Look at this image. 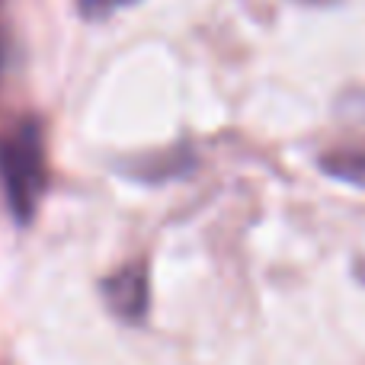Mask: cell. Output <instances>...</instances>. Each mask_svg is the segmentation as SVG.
Listing matches in <instances>:
<instances>
[{"label": "cell", "mask_w": 365, "mask_h": 365, "mask_svg": "<svg viewBox=\"0 0 365 365\" xmlns=\"http://www.w3.org/2000/svg\"><path fill=\"white\" fill-rule=\"evenodd\" d=\"M48 186L45 135L36 119H19L0 135V189L19 225H29Z\"/></svg>", "instance_id": "1"}, {"label": "cell", "mask_w": 365, "mask_h": 365, "mask_svg": "<svg viewBox=\"0 0 365 365\" xmlns=\"http://www.w3.org/2000/svg\"><path fill=\"white\" fill-rule=\"evenodd\" d=\"M103 302L109 304L115 317L135 324L148 314L151 289H148V269L141 263L122 266L109 279H103Z\"/></svg>", "instance_id": "2"}, {"label": "cell", "mask_w": 365, "mask_h": 365, "mask_svg": "<svg viewBox=\"0 0 365 365\" xmlns=\"http://www.w3.org/2000/svg\"><path fill=\"white\" fill-rule=\"evenodd\" d=\"M321 170L340 182L365 189V151H330L321 158Z\"/></svg>", "instance_id": "3"}, {"label": "cell", "mask_w": 365, "mask_h": 365, "mask_svg": "<svg viewBox=\"0 0 365 365\" xmlns=\"http://www.w3.org/2000/svg\"><path fill=\"white\" fill-rule=\"evenodd\" d=\"M138 0H77L81 13L87 19H106L113 16L115 10H125V6H135Z\"/></svg>", "instance_id": "4"}, {"label": "cell", "mask_w": 365, "mask_h": 365, "mask_svg": "<svg viewBox=\"0 0 365 365\" xmlns=\"http://www.w3.org/2000/svg\"><path fill=\"white\" fill-rule=\"evenodd\" d=\"M298 4H308V6H330V4H336V0H298Z\"/></svg>", "instance_id": "5"}, {"label": "cell", "mask_w": 365, "mask_h": 365, "mask_svg": "<svg viewBox=\"0 0 365 365\" xmlns=\"http://www.w3.org/2000/svg\"><path fill=\"white\" fill-rule=\"evenodd\" d=\"M356 272H359V279H362V282H365V259H362V263H359V266H356Z\"/></svg>", "instance_id": "6"}]
</instances>
